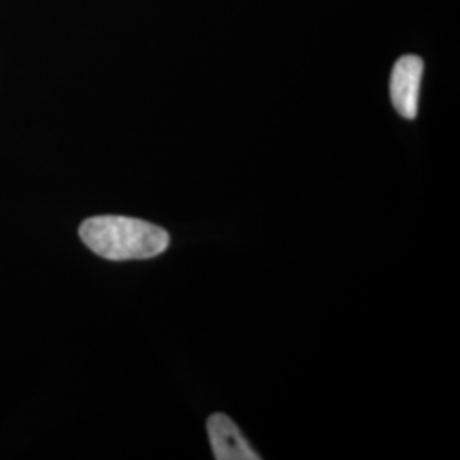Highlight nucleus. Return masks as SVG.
<instances>
[{
    "label": "nucleus",
    "instance_id": "3",
    "mask_svg": "<svg viewBox=\"0 0 460 460\" xmlns=\"http://www.w3.org/2000/svg\"><path fill=\"white\" fill-rule=\"evenodd\" d=\"M207 431L217 460H260L261 457L251 448L241 429L227 414L217 412L207 421Z\"/></svg>",
    "mask_w": 460,
    "mask_h": 460
},
{
    "label": "nucleus",
    "instance_id": "2",
    "mask_svg": "<svg viewBox=\"0 0 460 460\" xmlns=\"http://www.w3.org/2000/svg\"><path fill=\"white\" fill-rule=\"evenodd\" d=\"M423 77V60L416 55H404L394 64L391 74V101L395 111L406 119L418 115V99Z\"/></svg>",
    "mask_w": 460,
    "mask_h": 460
},
{
    "label": "nucleus",
    "instance_id": "1",
    "mask_svg": "<svg viewBox=\"0 0 460 460\" xmlns=\"http://www.w3.org/2000/svg\"><path fill=\"white\" fill-rule=\"evenodd\" d=\"M84 244L110 261L150 260L169 247V234L146 220L101 215L87 218L79 229Z\"/></svg>",
    "mask_w": 460,
    "mask_h": 460
}]
</instances>
